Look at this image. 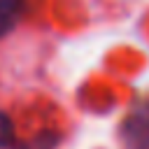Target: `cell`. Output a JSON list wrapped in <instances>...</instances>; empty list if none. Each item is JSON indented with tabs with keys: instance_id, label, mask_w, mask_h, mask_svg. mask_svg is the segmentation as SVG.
Instances as JSON below:
<instances>
[{
	"instance_id": "6da1fadb",
	"label": "cell",
	"mask_w": 149,
	"mask_h": 149,
	"mask_svg": "<svg viewBox=\"0 0 149 149\" xmlns=\"http://www.w3.org/2000/svg\"><path fill=\"white\" fill-rule=\"evenodd\" d=\"M23 2L26 0H0V37H5L19 23Z\"/></svg>"
},
{
	"instance_id": "7a4b0ae2",
	"label": "cell",
	"mask_w": 149,
	"mask_h": 149,
	"mask_svg": "<svg viewBox=\"0 0 149 149\" xmlns=\"http://www.w3.org/2000/svg\"><path fill=\"white\" fill-rule=\"evenodd\" d=\"M12 137H14L12 121H9L5 114H0V147H7V144L12 142Z\"/></svg>"
}]
</instances>
